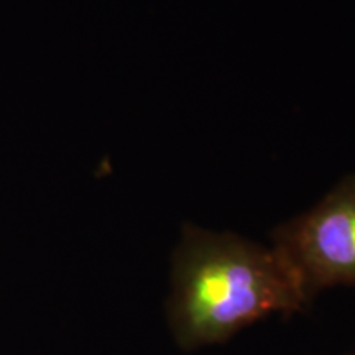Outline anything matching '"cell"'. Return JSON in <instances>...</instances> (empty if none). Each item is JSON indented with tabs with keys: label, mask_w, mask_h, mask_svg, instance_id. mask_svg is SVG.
<instances>
[{
	"label": "cell",
	"mask_w": 355,
	"mask_h": 355,
	"mask_svg": "<svg viewBox=\"0 0 355 355\" xmlns=\"http://www.w3.org/2000/svg\"><path fill=\"white\" fill-rule=\"evenodd\" d=\"M303 291L275 248L184 225L173 255L168 321L184 350L224 343L273 313L303 309Z\"/></svg>",
	"instance_id": "1"
},
{
	"label": "cell",
	"mask_w": 355,
	"mask_h": 355,
	"mask_svg": "<svg viewBox=\"0 0 355 355\" xmlns=\"http://www.w3.org/2000/svg\"><path fill=\"white\" fill-rule=\"evenodd\" d=\"M306 303L334 286H355V173L345 176L318 206L273 235Z\"/></svg>",
	"instance_id": "2"
}]
</instances>
